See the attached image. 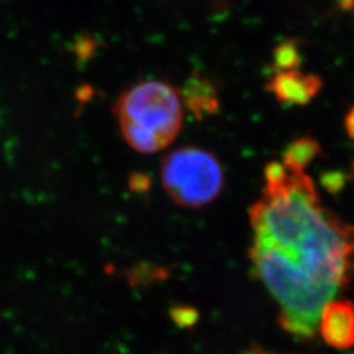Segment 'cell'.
Returning <instances> with one entry per match:
<instances>
[{
    "label": "cell",
    "mask_w": 354,
    "mask_h": 354,
    "mask_svg": "<svg viewBox=\"0 0 354 354\" xmlns=\"http://www.w3.org/2000/svg\"><path fill=\"white\" fill-rule=\"evenodd\" d=\"M180 96L183 105L187 106L198 120L214 115L221 106L219 91L214 82L198 73H193V75L187 80Z\"/></svg>",
    "instance_id": "obj_6"
},
{
    "label": "cell",
    "mask_w": 354,
    "mask_h": 354,
    "mask_svg": "<svg viewBox=\"0 0 354 354\" xmlns=\"http://www.w3.org/2000/svg\"><path fill=\"white\" fill-rule=\"evenodd\" d=\"M160 176L169 198L187 209L214 203L225 187V171L216 156L193 146L165 155Z\"/></svg>",
    "instance_id": "obj_3"
},
{
    "label": "cell",
    "mask_w": 354,
    "mask_h": 354,
    "mask_svg": "<svg viewBox=\"0 0 354 354\" xmlns=\"http://www.w3.org/2000/svg\"><path fill=\"white\" fill-rule=\"evenodd\" d=\"M344 125H345V130H346L349 138L354 140V105L351 108V111L348 112V114L345 115Z\"/></svg>",
    "instance_id": "obj_9"
},
{
    "label": "cell",
    "mask_w": 354,
    "mask_h": 354,
    "mask_svg": "<svg viewBox=\"0 0 354 354\" xmlns=\"http://www.w3.org/2000/svg\"><path fill=\"white\" fill-rule=\"evenodd\" d=\"M323 88V79L315 74H304L302 70L282 71L268 77L266 91L279 102L289 105H307Z\"/></svg>",
    "instance_id": "obj_5"
},
{
    "label": "cell",
    "mask_w": 354,
    "mask_h": 354,
    "mask_svg": "<svg viewBox=\"0 0 354 354\" xmlns=\"http://www.w3.org/2000/svg\"><path fill=\"white\" fill-rule=\"evenodd\" d=\"M114 115L127 145L140 153L163 151L181 131L184 105L180 91L163 80L131 86L114 105Z\"/></svg>",
    "instance_id": "obj_2"
},
{
    "label": "cell",
    "mask_w": 354,
    "mask_h": 354,
    "mask_svg": "<svg viewBox=\"0 0 354 354\" xmlns=\"http://www.w3.org/2000/svg\"><path fill=\"white\" fill-rule=\"evenodd\" d=\"M317 330L329 346L348 351L354 348V304L348 299H332L324 306Z\"/></svg>",
    "instance_id": "obj_4"
},
{
    "label": "cell",
    "mask_w": 354,
    "mask_h": 354,
    "mask_svg": "<svg viewBox=\"0 0 354 354\" xmlns=\"http://www.w3.org/2000/svg\"><path fill=\"white\" fill-rule=\"evenodd\" d=\"M322 153L319 140L313 137H301L291 142L283 152L282 165L291 172L304 174L306 168Z\"/></svg>",
    "instance_id": "obj_7"
},
{
    "label": "cell",
    "mask_w": 354,
    "mask_h": 354,
    "mask_svg": "<svg viewBox=\"0 0 354 354\" xmlns=\"http://www.w3.org/2000/svg\"><path fill=\"white\" fill-rule=\"evenodd\" d=\"M304 62L302 46L301 42L295 38H289L279 42L273 51V62L270 67V73H282V71H292L301 70Z\"/></svg>",
    "instance_id": "obj_8"
},
{
    "label": "cell",
    "mask_w": 354,
    "mask_h": 354,
    "mask_svg": "<svg viewBox=\"0 0 354 354\" xmlns=\"http://www.w3.org/2000/svg\"><path fill=\"white\" fill-rule=\"evenodd\" d=\"M266 187L250 209L253 243L264 245L285 264L336 292L354 273V226L327 210L313 180L266 167Z\"/></svg>",
    "instance_id": "obj_1"
}]
</instances>
